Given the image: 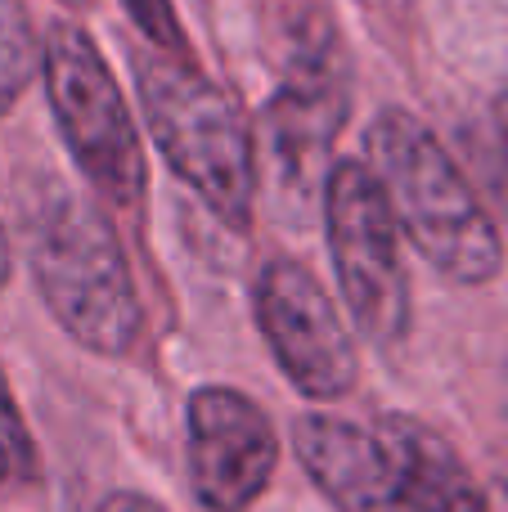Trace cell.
Returning <instances> with one entry per match:
<instances>
[{"label": "cell", "mask_w": 508, "mask_h": 512, "mask_svg": "<svg viewBox=\"0 0 508 512\" xmlns=\"http://www.w3.org/2000/svg\"><path fill=\"white\" fill-rule=\"evenodd\" d=\"M504 405H508V364H504Z\"/></svg>", "instance_id": "obj_17"}, {"label": "cell", "mask_w": 508, "mask_h": 512, "mask_svg": "<svg viewBox=\"0 0 508 512\" xmlns=\"http://www.w3.org/2000/svg\"><path fill=\"white\" fill-rule=\"evenodd\" d=\"M144 131L171 171L203 198V207L234 234L252 225L257 207V149L243 113L198 68L162 50L135 72Z\"/></svg>", "instance_id": "obj_4"}, {"label": "cell", "mask_w": 508, "mask_h": 512, "mask_svg": "<svg viewBox=\"0 0 508 512\" xmlns=\"http://www.w3.org/2000/svg\"><path fill=\"white\" fill-rule=\"evenodd\" d=\"M36 63H41V50H36V32L23 0H0V117L32 86Z\"/></svg>", "instance_id": "obj_10"}, {"label": "cell", "mask_w": 508, "mask_h": 512, "mask_svg": "<svg viewBox=\"0 0 508 512\" xmlns=\"http://www.w3.org/2000/svg\"><path fill=\"white\" fill-rule=\"evenodd\" d=\"M495 512H508V481H500V490H495Z\"/></svg>", "instance_id": "obj_16"}, {"label": "cell", "mask_w": 508, "mask_h": 512, "mask_svg": "<svg viewBox=\"0 0 508 512\" xmlns=\"http://www.w3.org/2000/svg\"><path fill=\"white\" fill-rule=\"evenodd\" d=\"M293 454L338 512H495L455 445L410 414L374 427L302 414Z\"/></svg>", "instance_id": "obj_1"}, {"label": "cell", "mask_w": 508, "mask_h": 512, "mask_svg": "<svg viewBox=\"0 0 508 512\" xmlns=\"http://www.w3.org/2000/svg\"><path fill=\"white\" fill-rule=\"evenodd\" d=\"M495 117H500L495 126H500V144H504V153H508V90L500 95V113H495Z\"/></svg>", "instance_id": "obj_15"}, {"label": "cell", "mask_w": 508, "mask_h": 512, "mask_svg": "<svg viewBox=\"0 0 508 512\" xmlns=\"http://www.w3.org/2000/svg\"><path fill=\"white\" fill-rule=\"evenodd\" d=\"M63 5H77L81 9V5H90V0H63Z\"/></svg>", "instance_id": "obj_18"}, {"label": "cell", "mask_w": 508, "mask_h": 512, "mask_svg": "<svg viewBox=\"0 0 508 512\" xmlns=\"http://www.w3.org/2000/svg\"><path fill=\"white\" fill-rule=\"evenodd\" d=\"M36 472H41L36 441H32V432H27V418H23V409H18L14 391H9L5 369H0V495L32 486Z\"/></svg>", "instance_id": "obj_11"}, {"label": "cell", "mask_w": 508, "mask_h": 512, "mask_svg": "<svg viewBox=\"0 0 508 512\" xmlns=\"http://www.w3.org/2000/svg\"><path fill=\"white\" fill-rule=\"evenodd\" d=\"M9 270H14V252H9V239H5V230H0V288L9 283Z\"/></svg>", "instance_id": "obj_14"}, {"label": "cell", "mask_w": 508, "mask_h": 512, "mask_svg": "<svg viewBox=\"0 0 508 512\" xmlns=\"http://www.w3.org/2000/svg\"><path fill=\"white\" fill-rule=\"evenodd\" d=\"M122 5L153 45H162V50H176L180 45V23L171 14V0H122Z\"/></svg>", "instance_id": "obj_12"}, {"label": "cell", "mask_w": 508, "mask_h": 512, "mask_svg": "<svg viewBox=\"0 0 508 512\" xmlns=\"http://www.w3.org/2000/svg\"><path fill=\"white\" fill-rule=\"evenodd\" d=\"M185 468L207 512H248L279 468L270 414L234 387H198L185 405Z\"/></svg>", "instance_id": "obj_9"}, {"label": "cell", "mask_w": 508, "mask_h": 512, "mask_svg": "<svg viewBox=\"0 0 508 512\" xmlns=\"http://www.w3.org/2000/svg\"><path fill=\"white\" fill-rule=\"evenodd\" d=\"M99 512H167V508H162L158 499L140 495V490H113V495H104Z\"/></svg>", "instance_id": "obj_13"}, {"label": "cell", "mask_w": 508, "mask_h": 512, "mask_svg": "<svg viewBox=\"0 0 508 512\" xmlns=\"http://www.w3.org/2000/svg\"><path fill=\"white\" fill-rule=\"evenodd\" d=\"M27 261L54 324L90 355L117 360L140 342L144 306L108 216L77 194H45L27 216Z\"/></svg>", "instance_id": "obj_3"}, {"label": "cell", "mask_w": 508, "mask_h": 512, "mask_svg": "<svg viewBox=\"0 0 508 512\" xmlns=\"http://www.w3.org/2000/svg\"><path fill=\"white\" fill-rule=\"evenodd\" d=\"M252 315L297 396L333 405L356 387V342L338 301L302 261H266L252 283Z\"/></svg>", "instance_id": "obj_8"}, {"label": "cell", "mask_w": 508, "mask_h": 512, "mask_svg": "<svg viewBox=\"0 0 508 512\" xmlns=\"http://www.w3.org/2000/svg\"><path fill=\"white\" fill-rule=\"evenodd\" d=\"M284 68H279L275 99L266 108V140L270 158L284 185L311 189L324 185V158L347 122V59L338 50V36L329 14H320L306 0H284V18L275 27Z\"/></svg>", "instance_id": "obj_7"}, {"label": "cell", "mask_w": 508, "mask_h": 512, "mask_svg": "<svg viewBox=\"0 0 508 512\" xmlns=\"http://www.w3.org/2000/svg\"><path fill=\"white\" fill-rule=\"evenodd\" d=\"M41 77L54 126L81 176L108 203L140 207L149 189L140 126L99 45L77 23H54L41 45Z\"/></svg>", "instance_id": "obj_5"}, {"label": "cell", "mask_w": 508, "mask_h": 512, "mask_svg": "<svg viewBox=\"0 0 508 512\" xmlns=\"http://www.w3.org/2000/svg\"><path fill=\"white\" fill-rule=\"evenodd\" d=\"M320 203L333 274H338L342 301H347L356 328L374 346L405 342L414 324V297L401 256V221H396L369 162H333Z\"/></svg>", "instance_id": "obj_6"}, {"label": "cell", "mask_w": 508, "mask_h": 512, "mask_svg": "<svg viewBox=\"0 0 508 512\" xmlns=\"http://www.w3.org/2000/svg\"><path fill=\"white\" fill-rule=\"evenodd\" d=\"M365 162L392 203L401 234L455 283H491L504 265L495 216L450 149L405 108H383L365 131Z\"/></svg>", "instance_id": "obj_2"}]
</instances>
